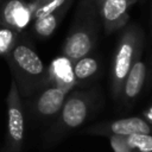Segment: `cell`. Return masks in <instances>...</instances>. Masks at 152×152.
I'll list each match as a JSON object with an SVG mask.
<instances>
[{
  "mask_svg": "<svg viewBox=\"0 0 152 152\" xmlns=\"http://www.w3.org/2000/svg\"><path fill=\"white\" fill-rule=\"evenodd\" d=\"M5 58L21 97H31L49 84L48 69L28 43L18 42Z\"/></svg>",
  "mask_w": 152,
  "mask_h": 152,
  "instance_id": "6da1fadb",
  "label": "cell"
},
{
  "mask_svg": "<svg viewBox=\"0 0 152 152\" xmlns=\"http://www.w3.org/2000/svg\"><path fill=\"white\" fill-rule=\"evenodd\" d=\"M96 11L99 8L93 0H81L75 20L62 48L63 56L72 63L88 56L96 44L99 33Z\"/></svg>",
  "mask_w": 152,
  "mask_h": 152,
  "instance_id": "7a4b0ae2",
  "label": "cell"
},
{
  "mask_svg": "<svg viewBox=\"0 0 152 152\" xmlns=\"http://www.w3.org/2000/svg\"><path fill=\"white\" fill-rule=\"evenodd\" d=\"M142 45L144 33L141 28L135 24L126 25L119 38L112 63L110 89L114 100L121 99L125 80L133 64L141 57Z\"/></svg>",
  "mask_w": 152,
  "mask_h": 152,
  "instance_id": "3957f363",
  "label": "cell"
},
{
  "mask_svg": "<svg viewBox=\"0 0 152 152\" xmlns=\"http://www.w3.org/2000/svg\"><path fill=\"white\" fill-rule=\"evenodd\" d=\"M94 102L95 96L90 91H70L66 95L62 109L57 114L56 120L46 135V139L57 141L66 133L83 125L93 110Z\"/></svg>",
  "mask_w": 152,
  "mask_h": 152,
  "instance_id": "277c9868",
  "label": "cell"
},
{
  "mask_svg": "<svg viewBox=\"0 0 152 152\" xmlns=\"http://www.w3.org/2000/svg\"><path fill=\"white\" fill-rule=\"evenodd\" d=\"M7 134L4 152H20L24 145V107L18 87L11 80L7 94Z\"/></svg>",
  "mask_w": 152,
  "mask_h": 152,
  "instance_id": "5b68a950",
  "label": "cell"
},
{
  "mask_svg": "<svg viewBox=\"0 0 152 152\" xmlns=\"http://www.w3.org/2000/svg\"><path fill=\"white\" fill-rule=\"evenodd\" d=\"M87 133L96 135H122L129 137L133 134H152V125L139 116L118 119L109 122H101L87 129Z\"/></svg>",
  "mask_w": 152,
  "mask_h": 152,
  "instance_id": "8992f818",
  "label": "cell"
},
{
  "mask_svg": "<svg viewBox=\"0 0 152 152\" xmlns=\"http://www.w3.org/2000/svg\"><path fill=\"white\" fill-rule=\"evenodd\" d=\"M70 91L56 86L48 84L32 97V112L40 119L55 118L62 109L66 95Z\"/></svg>",
  "mask_w": 152,
  "mask_h": 152,
  "instance_id": "52a82bcc",
  "label": "cell"
},
{
  "mask_svg": "<svg viewBox=\"0 0 152 152\" xmlns=\"http://www.w3.org/2000/svg\"><path fill=\"white\" fill-rule=\"evenodd\" d=\"M139 0H106L99 8L106 33L125 27L129 20V10Z\"/></svg>",
  "mask_w": 152,
  "mask_h": 152,
  "instance_id": "ba28073f",
  "label": "cell"
},
{
  "mask_svg": "<svg viewBox=\"0 0 152 152\" xmlns=\"http://www.w3.org/2000/svg\"><path fill=\"white\" fill-rule=\"evenodd\" d=\"M33 20V13L28 2L24 0H8L0 10V26H6L21 32L30 21Z\"/></svg>",
  "mask_w": 152,
  "mask_h": 152,
  "instance_id": "9c48e42d",
  "label": "cell"
},
{
  "mask_svg": "<svg viewBox=\"0 0 152 152\" xmlns=\"http://www.w3.org/2000/svg\"><path fill=\"white\" fill-rule=\"evenodd\" d=\"M146 75H147V66L145 62H142L139 58L131 68L122 87L120 100H122L125 104L127 106L132 104L140 95L146 81Z\"/></svg>",
  "mask_w": 152,
  "mask_h": 152,
  "instance_id": "30bf717a",
  "label": "cell"
},
{
  "mask_svg": "<svg viewBox=\"0 0 152 152\" xmlns=\"http://www.w3.org/2000/svg\"><path fill=\"white\" fill-rule=\"evenodd\" d=\"M72 66L74 63L64 56L53 59L48 68L49 84L66 89L69 91L72 90V88L76 86Z\"/></svg>",
  "mask_w": 152,
  "mask_h": 152,
  "instance_id": "8fae6325",
  "label": "cell"
},
{
  "mask_svg": "<svg viewBox=\"0 0 152 152\" xmlns=\"http://www.w3.org/2000/svg\"><path fill=\"white\" fill-rule=\"evenodd\" d=\"M70 4H71V0L68 1L65 5H63L61 8H58L57 11L50 13L49 15L33 20V30L36 34L43 38L51 36L55 32V30L58 27V25L61 24L62 19L64 18L66 11L69 10Z\"/></svg>",
  "mask_w": 152,
  "mask_h": 152,
  "instance_id": "7c38bea8",
  "label": "cell"
},
{
  "mask_svg": "<svg viewBox=\"0 0 152 152\" xmlns=\"http://www.w3.org/2000/svg\"><path fill=\"white\" fill-rule=\"evenodd\" d=\"M99 71V61L93 56H84L76 61L72 66L76 86L86 83Z\"/></svg>",
  "mask_w": 152,
  "mask_h": 152,
  "instance_id": "4fadbf2b",
  "label": "cell"
},
{
  "mask_svg": "<svg viewBox=\"0 0 152 152\" xmlns=\"http://www.w3.org/2000/svg\"><path fill=\"white\" fill-rule=\"evenodd\" d=\"M70 0H32L28 6L33 13V20L49 15Z\"/></svg>",
  "mask_w": 152,
  "mask_h": 152,
  "instance_id": "5bb4252c",
  "label": "cell"
},
{
  "mask_svg": "<svg viewBox=\"0 0 152 152\" xmlns=\"http://www.w3.org/2000/svg\"><path fill=\"white\" fill-rule=\"evenodd\" d=\"M18 32L13 28L0 26V56L6 57L18 43Z\"/></svg>",
  "mask_w": 152,
  "mask_h": 152,
  "instance_id": "9a60e30c",
  "label": "cell"
},
{
  "mask_svg": "<svg viewBox=\"0 0 152 152\" xmlns=\"http://www.w3.org/2000/svg\"><path fill=\"white\" fill-rule=\"evenodd\" d=\"M126 139L134 152H152V134H133Z\"/></svg>",
  "mask_w": 152,
  "mask_h": 152,
  "instance_id": "2e32d148",
  "label": "cell"
},
{
  "mask_svg": "<svg viewBox=\"0 0 152 152\" xmlns=\"http://www.w3.org/2000/svg\"><path fill=\"white\" fill-rule=\"evenodd\" d=\"M108 138H109V142H110V146H112L114 152H134L129 147L126 137H122V135H109Z\"/></svg>",
  "mask_w": 152,
  "mask_h": 152,
  "instance_id": "e0dca14e",
  "label": "cell"
},
{
  "mask_svg": "<svg viewBox=\"0 0 152 152\" xmlns=\"http://www.w3.org/2000/svg\"><path fill=\"white\" fill-rule=\"evenodd\" d=\"M142 116H144V120H146L150 125H152V106H150L147 109L144 110Z\"/></svg>",
  "mask_w": 152,
  "mask_h": 152,
  "instance_id": "ac0fdd59",
  "label": "cell"
},
{
  "mask_svg": "<svg viewBox=\"0 0 152 152\" xmlns=\"http://www.w3.org/2000/svg\"><path fill=\"white\" fill-rule=\"evenodd\" d=\"M104 1H106V0H93V2L95 4V6H96L97 8H100V6H101Z\"/></svg>",
  "mask_w": 152,
  "mask_h": 152,
  "instance_id": "d6986e66",
  "label": "cell"
},
{
  "mask_svg": "<svg viewBox=\"0 0 152 152\" xmlns=\"http://www.w3.org/2000/svg\"><path fill=\"white\" fill-rule=\"evenodd\" d=\"M0 152H2V151H0Z\"/></svg>",
  "mask_w": 152,
  "mask_h": 152,
  "instance_id": "ffe728a7",
  "label": "cell"
}]
</instances>
